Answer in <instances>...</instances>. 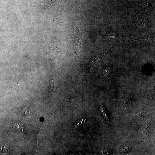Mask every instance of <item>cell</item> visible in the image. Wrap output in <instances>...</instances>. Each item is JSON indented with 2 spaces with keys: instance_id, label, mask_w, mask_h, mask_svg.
Returning <instances> with one entry per match:
<instances>
[{
  "instance_id": "6da1fadb",
  "label": "cell",
  "mask_w": 155,
  "mask_h": 155,
  "mask_svg": "<svg viewBox=\"0 0 155 155\" xmlns=\"http://www.w3.org/2000/svg\"><path fill=\"white\" fill-rule=\"evenodd\" d=\"M133 23L136 26L146 27L148 28L154 27L150 21L149 20L146 15L142 13H137L132 17Z\"/></svg>"
},
{
  "instance_id": "7a4b0ae2",
  "label": "cell",
  "mask_w": 155,
  "mask_h": 155,
  "mask_svg": "<svg viewBox=\"0 0 155 155\" xmlns=\"http://www.w3.org/2000/svg\"><path fill=\"white\" fill-rule=\"evenodd\" d=\"M107 53L104 52L96 54L91 57L89 61L88 65L89 74L92 72V69L95 66L100 63L103 57Z\"/></svg>"
},
{
  "instance_id": "3957f363",
  "label": "cell",
  "mask_w": 155,
  "mask_h": 155,
  "mask_svg": "<svg viewBox=\"0 0 155 155\" xmlns=\"http://www.w3.org/2000/svg\"><path fill=\"white\" fill-rule=\"evenodd\" d=\"M113 65L111 63H107L104 65L102 69L101 77L106 78L110 76L113 70Z\"/></svg>"
},
{
  "instance_id": "277c9868",
  "label": "cell",
  "mask_w": 155,
  "mask_h": 155,
  "mask_svg": "<svg viewBox=\"0 0 155 155\" xmlns=\"http://www.w3.org/2000/svg\"><path fill=\"white\" fill-rule=\"evenodd\" d=\"M145 39L151 42H154L155 41V33L151 31H148L146 32L143 36L135 39L126 40V41L129 42L140 40Z\"/></svg>"
},
{
  "instance_id": "5b68a950",
  "label": "cell",
  "mask_w": 155,
  "mask_h": 155,
  "mask_svg": "<svg viewBox=\"0 0 155 155\" xmlns=\"http://www.w3.org/2000/svg\"><path fill=\"white\" fill-rule=\"evenodd\" d=\"M118 36V34L113 29L107 28L104 37L107 40H112L117 39Z\"/></svg>"
},
{
  "instance_id": "8992f818",
  "label": "cell",
  "mask_w": 155,
  "mask_h": 155,
  "mask_svg": "<svg viewBox=\"0 0 155 155\" xmlns=\"http://www.w3.org/2000/svg\"><path fill=\"white\" fill-rule=\"evenodd\" d=\"M0 152L7 154L9 152V145L2 140H0Z\"/></svg>"
},
{
  "instance_id": "52a82bcc",
  "label": "cell",
  "mask_w": 155,
  "mask_h": 155,
  "mask_svg": "<svg viewBox=\"0 0 155 155\" xmlns=\"http://www.w3.org/2000/svg\"><path fill=\"white\" fill-rule=\"evenodd\" d=\"M86 119L85 117H82L79 119L74 124V128L75 130H78L81 128L86 122Z\"/></svg>"
},
{
  "instance_id": "ba28073f",
  "label": "cell",
  "mask_w": 155,
  "mask_h": 155,
  "mask_svg": "<svg viewBox=\"0 0 155 155\" xmlns=\"http://www.w3.org/2000/svg\"><path fill=\"white\" fill-rule=\"evenodd\" d=\"M24 127L22 124L19 122H16L13 126V129L16 131L20 133L23 132Z\"/></svg>"
},
{
  "instance_id": "9c48e42d",
  "label": "cell",
  "mask_w": 155,
  "mask_h": 155,
  "mask_svg": "<svg viewBox=\"0 0 155 155\" xmlns=\"http://www.w3.org/2000/svg\"><path fill=\"white\" fill-rule=\"evenodd\" d=\"M129 145V144H127L123 145L122 146V148H121V150L123 151H124V152L128 151L129 150V149L131 148V147Z\"/></svg>"
},
{
  "instance_id": "30bf717a",
  "label": "cell",
  "mask_w": 155,
  "mask_h": 155,
  "mask_svg": "<svg viewBox=\"0 0 155 155\" xmlns=\"http://www.w3.org/2000/svg\"><path fill=\"white\" fill-rule=\"evenodd\" d=\"M50 91L52 93H54L55 92V83L52 80L50 88Z\"/></svg>"
}]
</instances>
